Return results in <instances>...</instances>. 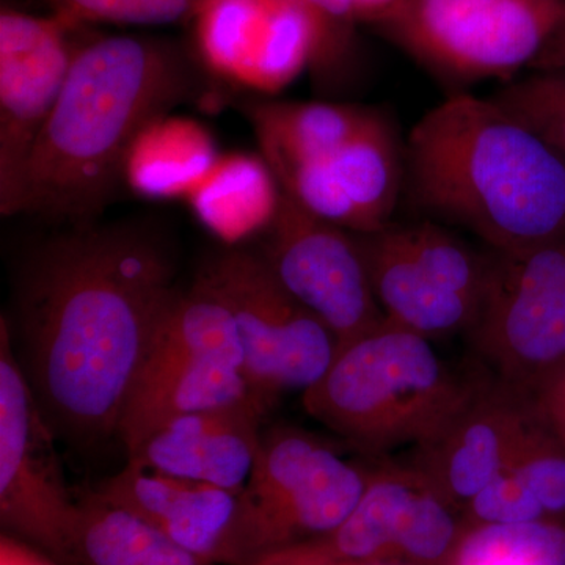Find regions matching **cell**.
<instances>
[{
	"label": "cell",
	"mask_w": 565,
	"mask_h": 565,
	"mask_svg": "<svg viewBox=\"0 0 565 565\" xmlns=\"http://www.w3.org/2000/svg\"><path fill=\"white\" fill-rule=\"evenodd\" d=\"M61 14L0 13V214H18L22 181L77 47Z\"/></svg>",
	"instance_id": "7c38bea8"
},
{
	"label": "cell",
	"mask_w": 565,
	"mask_h": 565,
	"mask_svg": "<svg viewBox=\"0 0 565 565\" xmlns=\"http://www.w3.org/2000/svg\"><path fill=\"white\" fill-rule=\"evenodd\" d=\"M281 188L262 156H221L188 196L199 221L228 244L266 232L280 204Z\"/></svg>",
	"instance_id": "7402d4cb"
},
{
	"label": "cell",
	"mask_w": 565,
	"mask_h": 565,
	"mask_svg": "<svg viewBox=\"0 0 565 565\" xmlns=\"http://www.w3.org/2000/svg\"><path fill=\"white\" fill-rule=\"evenodd\" d=\"M85 565H221L195 555L93 492L77 498Z\"/></svg>",
	"instance_id": "603a6c76"
},
{
	"label": "cell",
	"mask_w": 565,
	"mask_h": 565,
	"mask_svg": "<svg viewBox=\"0 0 565 565\" xmlns=\"http://www.w3.org/2000/svg\"><path fill=\"white\" fill-rule=\"evenodd\" d=\"M405 180V152L381 111L332 154L294 170L281 191L303 210L348 232L367 234L390 225Z\"/></svg>",
	"instance_id": "9a60e30c"
},
{
	"label": "cell",
	"mask_w": 565,
	"mask_h": 565,
	"mask_svg": "<svg viewBox=\"0 0 565 565\" xmlns=\"http://www.w3.org/2000/svg\"><path fill=\"white\" fill-rule=\"evenodd\" d=\"M192 20L204 66L241 87L280 92L321 55L318 22L299 0H204Z\"/></svg>",
	"instance_id": "4fadbf2b"
},
{
	"label": "cell",
	"mask_w": 565,
	"mask_h": 565,
	"mask_svg": "<svg viewBox=\"0 0 565 565\" xmlns=\"http://www.w3.org/2000/svg\"><path fill=\"white\" fill-rule=\"evenodd\" d=\"M492 98L516 118L565 109V70L535 71L533 76L505 85Z\"/></svg>",
	"instance_id": "f1b7e54d"
},
{
	"label": "cell",
	"mask_w": 565,
	"mask_h": 565,
	"mask_svg": "<svg viewBox=\"0 0 565 565\" xmlns=\"http://www.w3.org/2000/svg\"><path fill=\"white\" fill-rule=\"evenodd\" d=\"M370 463H353L315 434L291 426L263 433L237 494L234 565L319 541L348 519L366 489Z\"/></svg>",
	"instance_id": "5b68a950"
},
{
	"label": "cell",
	"mask_w": 565,
	"mask_h": 565,
	"mask_svg": "<svg viewBox=\"0 0 565 565\" xmlns=\"http://www.w3.org/2000/svg\"><path fill=\"white\" fill-rule=\"evenodd\" d=\"M178 289L169 245L141 225L68 226L28 256L7 319L55 437L81 448L118 438Z\"/></svg>",
	"instance_id": "6da1fadb"
},
{
	"label": "cell",
	"mask_w": 565,
	"mask_h": 565,
	"mask_svg": "<svg viewBox=\"0 0 565 565\" xmlns=\"http://www.w3.org/2000/svg\"><path fill=\"white\" fill-rule=\"evenodd\" d=\"M247 399L256 397L243 364L221 356L189 360L137 384L122 414L117 440L129 457L170 419Z\"/></svg>",
	"instance_id": "d6986e66"
},
{
	"label": "cell",
	"mask_w": 565,
	"mask_h": 565,
	"mask_svg": "<svg viewBox=\"0 0 565 565\" xmlns=\"http://www.w3.org/2000/svg\"><path fill=\"white\" fill-rule=\"evenodd\" d=\"M512 115V114H511ZM516 118V117H515ZM565 159V109L516 118Z\"/></svg>",
	"instance_id": "4dcf8cb0"
},
{
	"label": "cell",
	"mask_w": 565,
	"mask_h": 565,
	"mask_svg": "<svg viewBox=\"0 0 565 565\" xmlns=\"http://www.w3.org/2000/svg\"><path fill=\"white\" fill-rule=\"evenodd\" d=\"M204 280L232 311L253 396L269 411L282 396L305 392L338 352L332 332L292 296L258 250L233 247L204 264Z\"/></svg>",
	"instance_id": "52a82bcc"
},
{
	"label": "cell",
	"mask_w": 565,
	"mask_h": 565,
	"mask_svg": "<svg viewBox=\"0 0 565 565\" xmlns=\"http://www.w3.org/2000/svg\"><path fill=\"white\" fill-rule=\"evenodd\" d=\"M534 71L565 70V9L556 31L530 66Z\"/></svg>",
	"instance_id": "836d02e7"
},
{
	"label": "cell",
	"mask_w": 565,
	"mask_h": 565,
	"mask_svg": "<svg viewBox=\"0 0 565 565\" xmlns=\"http://www.w3.org/2000/svg\"><path fill=\"white\" fill-rule=\"evenodd\" d=\"M456 565H565V520L470 527Z\"/></svg>",
	"instance_id": "484cf974"
},
{
	"label": "cell",
	"mask_w": 565,
	"mask_h": 565,
	"mask_svg": "<svg viewBox=\"0 0 565 565\" xmlns=\"http://www.w3.org/2000/svg\"><path fill=\"white\" fill-rule=\"evenodd\" d=\"M394 232L430 280L476 305L479 313L492 275V250H476L435 221L394 225Z\"/></svg>",
	"instance_id": "d4e9b609"
},
{
	"label": "cell",
	"mask_w": 565,
	"mask_h": 565,
	"mask_svg": "<svg viewBox=\"0 0 565 565\" xmlns=\"http://www.w3.org/2000/svg\"><path fill=\"white\" fill-rule=\"evenodd\" d=\"M259 401L178 416L148 435L128 462L239 493L262 445Z\"/></svg>",
	"instance_id": "e0dca14e"
},
{
	"label": "cell",
	"mask_w": 565,
	"mask_h": 565,
	"mask_svg": "<svg viewBox=\"0 0 565 565\" xmlns=\"http://www.w3.org/2000/svg\"><path fill=\"white\" fill-rule=\"evenodd\" d=\"M356 237L375 299L388 321L434 343L467 334L473 327L476 305L430 280L401 244L394 225Z\"/></svg>",
	"instance_id": "ac0fdd59"
},
{
	"label": "cell",
	"mask_w": 565,
	"mask_h": 565,
	"mask_svg": "<svg viewBox=\"0 0 565 565\" xmlns=\"http://www.w3.org/2000/svg\"><path fill=\"white\" fill-rule=\"evenodd\" d=\"M204 0H47L52 13L81 28L87 22L161 25L192 20Z\"/></svg>",
	"instance_id": "4316f807"
},
{
	"label": "cell",
	"mask_w": 565,
	"mask_h": 565,
	"mask_svg": "<svg viewBox=\"0 0 565 565\" xmlns=\"http://www.w3.org/2000/svg\"><path fill=\"white\" fill-rule=\"evenodd\" d=\"M484 374L457 373L434 341L385 318L338 349L302 393L305 412L367 457L426 444L467 404Z\"/></svg>",
	"instance_id": "277c9868"
},
{
	"label": "cell",
	"mask_w": 565,
	"mask_h": 565,
	"mask_svg": "<svg viewBox=\"0 0 565 565\" xmlns=\"http://www.w3.org/2000/svg\"><path fill=\"white\" fill-rule=\"evenodd\" d=\"M531 394L490 373L434 438L416 446L408 465L441 500L465 505L514 460L537 423Z\"/></svg>",
	"instance_id": "5bb4252c"
},
{
	"label": "cell",
	"mask_w": 565,
	"mask_h": 565,
	"mask_svg": "<svg viewBox=\"0 0 565 565\" xmlns=\"http://www.w3.org/2000/svg\"><path fill=\"white\" fill-rule=\"evenodd\" d=\"M564 9L565 0H403L373 28L446 79L509 81L537 58Z\"/></svg>",
	"instance_id": "8992f818"
},
{
	"label": "cell",
	"mask_w": 565,
	"mask_h": 565,
	"mask_svg": "<svg viewBox=\"0 0 565 565\" xmlns=\"http://www.w3.org/2000/svg\"><path fill=\"white\" fill-rule=\"evenodd\" d=\"M259 253L281 285L344 348L385 321L359 237L303 210L281 191Z\"/></svg>",
	"instance_id": "30bf717a"
},
{
	"label": "cell",
	"mask_w": 565,
	"mask_h": 565,
	"mask_svg": "<svg viewBox=\"0 0 565 565\" xmlns=\"http://www.w3.org/2000/svg\"><path fill=\"white\" fill-rule=\"evenodd\" d=\"M313 14L321 31L322 47L315 73L329 79L351 55L356 22L352 0H299Z\"/></svg>",
	"instance_id": "83f0119b"
},
{
	"label": "cell",
	"mask_w": 565,
	"mask_h": 565,
	"mask_svg": "<svg viewBox=\"0 0 565 565\" xmlns=\"http://www.w3.org/2000/svg\"><path fill=\"white\" fill-rule=\"evenodd\" d=\"M492 255L467 338L490 373L531 394L565 363V236Z\"/></svg>",
	"instance_id": "9c48e42d"
},
{
	"label": "cell",
	"mask_w": 565,
	"mask_h": 565,
	"mask_svg": "<svg viewBox=\"0 0 565 565\" xmlns=\"http://www.w3.org/2000/svg\"><path fill=\"white\" fill-rule=\"evenodd\" d=\"M462 514L407 462L370 457L366 489L333 533L305 544L333 559L401 565H456Z\"/></svg>",
	"instance_id": "8fae6325"
},
{
	"label": "cell",
	"mask_w": 565,
	"mask_h": 565,
	"mask_svg": "<svg viewBox=\"0 0 565 565\" xmlns=\"http://www.w3.org/2000/svg\"><path fill=\"white\" fill-rule=\"evenodd\" d=\"M0 565H58L50 556L41 553L35 546L14 537L9 533H2L0 537Z\"/></svg>",
	"instance_id": "d6a6232c"
},
{
	"label": "cell",
	"mask_w": 565,
	"mask_h": 565,
	"mask_svg": "<svg viewBox=\"0 0 565 565\" xmlns=\"http://www.w3.org/2000/svg\"><path fill=\"white\" fill-rule=\"evenodd\" d=\"M55 434L44 418L0 321V522L3 533L58 565H85L77 542L79 503L66 487Z\"/></svg>",
	"instance_id": "ba28073f"
},
{
	"label": "cell",
	"mask_w": 565,
	"mask_h": 565,
	"mask_svg": "<svg viewBox=\"0 0 565 565\" xmlns=\"http://www.w3.org/2000/svg\"><path fill=\"white\" fill-rule=\"evenodd\" d=\"M218 158L204 126L169 114L152 121L132 145L125 181L147 199H188Z\"/></svg>",
	"instance_id": "44dd1931"
},
{
	"label": "cell",
	"mask_w": 565,
	"mask_h": 565,
	"mask_svg": "<svg viewBox=\"0 0 565 565\" xmlns=\"http://www.w3.org/2000/svg\"><path fill=\"white\" fill-rule=\"evenodd\" d=\"M255 565H401L385 563H355V561L333 559L316 552L308 545L292 546V548L282 550L274 555L264 557Z\"/></svg>",
	"instance_id": "1f68e13d"
},
{
	"label": "cell",
	"mask_w": 565,
	"mask_h": 565,
	"mask_svg": "<svg viewBox=\"0 0 565 565\" xmlns=\"http://www.w3.org/2000/svg\"><path fill=\"white\" fill-rule=\"evenodd\" d=\"M404 152L415 203L489 250L565 236V159L493 98L449 96L416 122Z\"/></svg>",
	"instance_id": "3957f363"
},
{
	"label": "cell",
	"mask_w": 565,
	"mask_h": 565,
	"mask_svg": "<svg viewBox=\"0 0 565 565\" xmlns=\"http://www.w3.org/2000/svg\"><path fill=\"white\" fill-rule=\"evenodd\" d=\"M243 110L278 184L299 167L332 154L373 114L352 104L274 99L245 104Z\"/></svg>",
	"instance_id": "ffe728a7"
},
{
	"label": "cell",
	"mask_w": 565,
	"mask_h": 565,
	"mask_svg": "<svg viewBox=\"0 0 565 565\" xmlns=\"http://www.w3.org/2000/svg\"><path fill=\"white\" fill-rule=\"evenodd\" d=\"M501 478L511 523L565 520V438L541 415Z\"/></svg>",
	"instance_id": "cb8c5ba5"
},
{
	"label": "cell",
	"mask_w": 565,
	"mask_h": 565,
	"mask_svg": "<svg viewBox=\"0 0 565 565\" xmlns=\"http://www.w3.org/2000/svg\"><path fill=\"white\" fill-rule=\"evenodd\" d=\"M93 492L129 512L174 544L221 565H234L237 494L128 462Z\"/></svg>",
	"instance_id": "2e32d148"
},
{
	"label": "cell",
	"mask_w": 565,
	"mask_h": 565,
	"mask_svg": "<svg viewBox=\"0 0 565 565\" xmlns=\"http://www.w3.org/2000/svg\"><path fill=\"white\" fill-rule=\"evenodd\" d=\"M202 87L195 63L170 41L110 35L77 47L29 159L18 214L95 222L125 181L140 134Z\"/></svg>",
	"instance_id": "7a4b0ae2"
},
{
	"label": "cell",
	"mask_w": 565,
	"mask_h": 565,
	"mask_svg": "<svg viewBox=\"0 0 565 565\" xmlns=\"http://www.w3.org/2000/svg\"><path fill=\"white\" fill-rule=\"evenodd\" d=\"M403 0H352L353 13L359 24L373 28L379 21L388 17Z\"/></svg>",
	"instance_id": "e575fe53"
},
{
	"label": "cell",
	"mask_w": 565,
	"mask_h": 565,
	"mask_svg": "<svg viewBox=\"0 0 565 565\" xmlns=\"http://www.w3.org/2000/svg\"><path fill=\"white\" fill-rule=\"evenodd\" d=\"M531 397L541 418L565 438V363L544 379Z\"/></svg>",
	"instance_id": "f546056e"
}]
</instances>
